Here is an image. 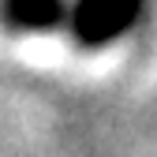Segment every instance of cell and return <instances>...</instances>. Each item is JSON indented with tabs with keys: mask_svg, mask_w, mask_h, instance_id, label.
<instances>
[{
	"mask_svg": "<svg viewBox=\"0 0 157 157\" xmlns=\"http://www.w3.org/2000/svg\"><path fill=\"white\" fill-rule=\"evenodd\" d=\"M146 0H71V34L82 45L97 49L120 41L127 30L139 26Z\"/></svg>",
	"mask_w": 157,
	"mask_h": 157,
	"instance_id": "1",
	"label": "cell"
},
{
	"mask_svg": "<svg viewBox=\"0 0 157 157\" xmlns=\"http://www.w3.org/2000/svg\"><path fill=\"white\" fill-rule=\"evenodd\" d=\"M0 23L15 34H49L71 23V0H0Z\"/></svg>",
	"mask_w": 157,
	"mask_h": 157,
	"instance_id": "2",
	"label": "cell"
}]
</instances>
